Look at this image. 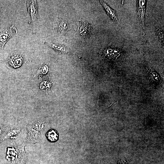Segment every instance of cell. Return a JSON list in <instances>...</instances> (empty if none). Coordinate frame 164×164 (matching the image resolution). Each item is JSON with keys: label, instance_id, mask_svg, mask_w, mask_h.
Wrapping results in <instances>:
<instances>
[{"label": "cell", "instance_id": "obj_1", "mask_svg": "<svg viewBox=\"0 0 164 164\" xmlns=\"http://www.w3.org/2000/svg\"><path fill=\"white\" fill-rule=\"evenodd\" d=\"M92 29L91 24L87 20L83 19L79 20L77 31L83 38L87 39L90 36Z\"/></svg>", "mask_w": 164, "mask_h": 164}, {"label": "cell", "instance_id": "obj_2", "mask_svg": "<svg viewBox=\"0 0 164 164\" xmlns=\"http://www.w3.org/2000/svg\"><path fill=\"white\" fill-rule=\"evenodd\" d=\"M28 13L30 15L33 25V32L35 33V25L38 15V5L36 0L26 1Z\"/></svg>", "mask_w": 164, "mask_h": 164}, {"label": "cell", "instance_id": "obj_3", "mask_svg": "<svg viewBox=\"0 0 164 164\" xmlns=\"http://www.w3.org/2000/svg\"><path fill=\"white\" fill-rule=\"evenodd\" d=\"M17 29L13 25L9 29L2 28L0 29V49L3 48L5 44L9 39L17 32Z\"/></svg>", "mask_w": 164, "mask_h": 164}, {"label": "cell", "instance_id": "obj_4", "mask_svg": "<svg viewBox=\"0 0 164 164\" xmlns=\"http://www.w3.org/2000/svg\"><path fill=\"white\" fill-rule=\"evenodd\" d=\"M147 1L138 0L137 1V12L138 16L140 21L143 33H145V14Z\"/></svg>", "mask_w": 164, "mask_h": 164}, {"label": "cell", "instance_id": "obj_5", "mask_svg": "<svg viewBox=\"0 0 164 164\" xmlns=\"http://www.w3.org/2000/svg\"><path fill=\"white\" fill-rule=\"evenodd\" d=\"M53 29L58 33L65 35L70 29L67 22L60 18H58L53 23Z\"/></svg>", "mask_w": 164, "mask_h": 164}, {"label": "cell", "instance_id": "obj_6", "mask_svg": "<svg viewBox=\"0 0 164 164\" xmlns=\"http://www.w3.org/2000/svg\"><path fill=\"white\" fill-rule=\"evenodd\" d=\"M23 129L18 127H11L6 128L4 138V140L7 138H15L23 133Z\"/></svg>", "mask_w": 164, "mask_h": 164}, {"label": "cell", "instance_id": "obj_7", "mask_svg": "<svg viewBox=\"0 0 164 164\" xmlns=\"http://www.w3.org/2000/svg\"><path fill=\"white\" fill-rule=\"evenodd\" d=\"M99 1L107 14L111 20L119 26L120 24L119 18L117 12L104 1L100 0Z\"/></svg>", "mask_w": 164, "mask_h": 164}, {"label": "cell", "instance_id": "obj_8", "mask_svg": "<svg viewBox=\"0 0 164 164\" xmlns=\"http://www.w3.org/2000/svg\"><path fill=\"white\" fill-rule=\"evenodd\" d=\"M43 42L60 53L69 54L71 53L70 50L64 45L51 43L44 40L43 41Z\"/></svg>", "mask_w": 164, "mask_h": 164}, {"label": "cell", "instance_id": "obj_9", "mask_svg": "<svg viewBox=\"0 0 164 164\" xmlns=\"http://www.w3.org/2000/svg\"><path fill=\"white\" fill-rule=\"evenodd\" d=\"M40 132L28 125L27 126V139L30 142L35 143L38 140Z\"/></svg>", "mask_w": 164, "mask_h": 164}, {"label": "cell", "instance_id": "obj_10", "mask_svg": "<svg viewBox=\"0 0 164 164\" xmlns=\"http://www.w3.org/2000/svg\"><path fill=\"white\" fill-rule=\"evenodd\" d=\"M105 57L109 59H117L120 55V51L117 49L108 47L105 48L104 51Z\"/></svg>", "mask_w": 164, "mask_h": 164}, {"label": "cell", "instance_id": "obj_11", "mask_svg": "<svg viewBox=\"0 0 164 164\" xmlns=\"http://www.w3.org/2000/svg\"><path fill=\"white\" fill-rule=\"evenodd\" d=\"M45 121L43 118H38L30 121L28 125L32 128L40 132L43 128Z\"/></svg>", "mask_w": 164, "mask_h": 164}, {"label": "cell", "instance_id": "obj_12", "mask_svg": "<svg viewBox=\"0 0 164 164\" xmlns=\"http://www.w3.org/2000/svg\"><path fill=\"white\" fill-rule=\"evenodd\" d=\"M23 57L20 55H13L9 58V63L13 68H18L21 66L23 62Z\"/></svg>", "mask_w": 164, "mask_h": 164}, {"label": "cell", "instance_id": "obj_13", "mask_svg": "<svg viewBox=\"0 0 164 164\" xmlns=\"http://www.w3.org/2000/svg\"><path fill=\"white\" fill-rule=\"evenodd\" d=\"M46 136L50 141L54 142L58 139V135L56 131L52 129L47 133Z\"/></svg>", "mask_w": 164, "mask_h": 164}, {"label": "cell", "instance_id": "obj_14", "mask_svg": "<svg viewBox=\"0 0 164 164\" xmlns=\"http://www.w3.org/2000/svg\"><path fill=\"white\" fill-rule=\"evenodd\" d=\"M157 35L161 44L164 46V33L163 30L161 29L158 28L156 30Z\"/></svg>", "mask_w": 164, "mask_h": 164}, {"label": "cell", "instance_id": "obj_15", "mask_svg": "<svg viewBox=\"0 0 164 164\" xmlns=\"http://www.w3.org/2000/svg\"><path fill=\"white\" fill-rule=\"evenodd\" d=\"M6 128L2 125H0V143L4 140Z\"/></svg>", "mask_w": 164, "mask_h": 164}, {"label": "cell", "instance_id": "obj_16", "mask_svg": "<svg viewBox=\"0 0 164 164\" xmlns=\"http://www.w3.org/2000/svg\"><path fill=\"white\" fill-rule=\"evenodd\" d=\"M48 70L47 67L46 65H43L41 67L37 70V73L40 74H45Z\"/></svg>", "mask_w": 164, "mask_h": 164}, {"label": "cell", "instance_id": "obj_17", "mask_svg": "<svg viewBox=\"0 0 164 164\" xmlns=\"http://www.w3.org/2000/svg\"><path fill=\"white\" fill-rule=\"evenodd\" d=\"M47 82L44 81L41 83L40 85V88L41 89L44 90L49 87L50 85Z\"/></svg>", "mask_w": 164, "mask_h": 164}, {"label": "cell", "instance_id": "obj_18", "mask_svg": "<svg viewBox=\"0 0 164 164\" xmlns=\"http://www.w3.org/2000/svg\"><path fill=\"white\" fill-rule=\"evenodd\" d=\"M118 164H127V163L124 160H121L119 162Z\"/></svg>", "mask_w": 164, "mask_h": 164}]
</instances>
